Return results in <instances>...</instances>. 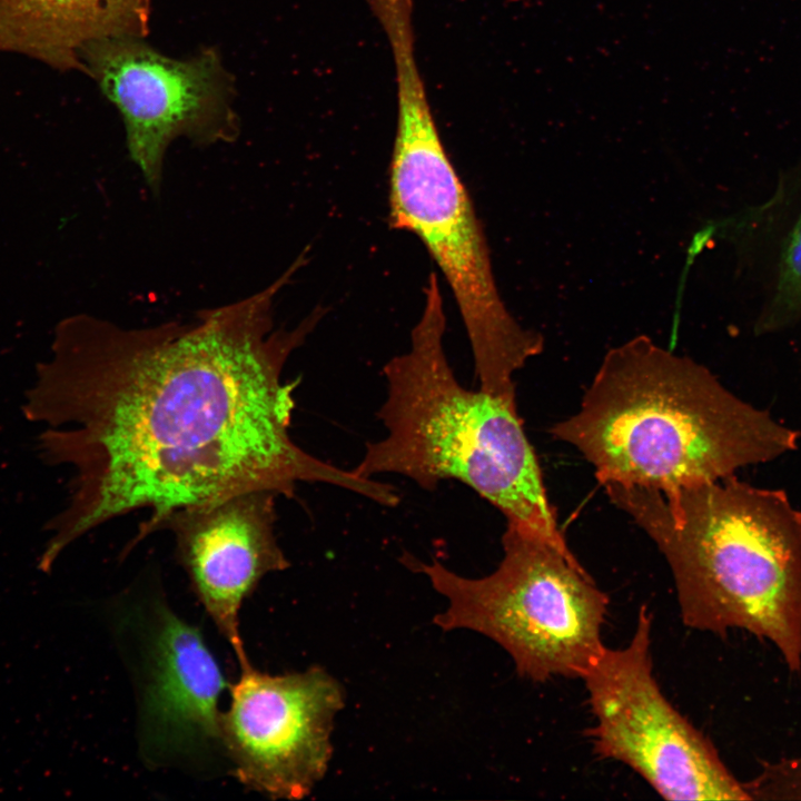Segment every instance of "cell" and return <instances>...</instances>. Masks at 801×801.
<instances>
[{
	"label": "cell",
	"instance_id": "obj_1",
	"mask_svg": "<svg viewBox=\"0 0 801 801\" xmlns=\"http://www.w3.org/2000/svg\"><path fill=\"white\" fill-rule=\"evenodd\" d=\"M268 287L205 309L190 323L127 328L89 320L27 395V417L47 424L40 453L71 466V495L40 561L87 532L146 510L125 552L176 511L234 494L293 497L325 483L373 497L377 483L297 445L289 426L295 382L283 370L325 315L275 328L274 299L303 266ZM123 552V553H125Z\"/></svg>",
	"mask_w": 801,
	"mask_h": 801
},
{
	"label": "cell",
	"instance_id": "obj_2",
	"mask_svg": "<svg viewBox=\"0 0 801 801\" xmlns=\"http://www.w3.org/2000/svg\"><path fill=\"white\" fill-rule=\"evenodd\" d=\"M550 433L576 448L601 484L662 494L768 463L799 439L704 365L646 336L610 349L577 412Z\"/></svg>",
	"mask_w": 801,
	"mask_h": 801
},
{
	"label": "cell",
	"instance_id": "obj_3",
	"mask_svg": "<svg viewBox=\"0 0 801 801\" xmlns=\"http://www.w3.org/2000/svg\"><path fill=\"white\" fill-rule=\"evenodd\" d=\"M604 487L668 562L685 626L750 632L801 671V512L784 491L733 475L670 494Z\"/></svg>",
	"mask_w": 801,
	"mask_h": 801
},
{
	"label": "cell",
	"instance_id": "obj_4",
	"mask_svg": "<svg viewBox=\"0 0 801 801\" xmlns=\"http://www.w3.org/2000/svg\"><path fill=\"white\" fill-rule=\"evenodd\" d=\"M445 327L438 278L431 274L409 349L383 368L387 396L378 417L386 436L366 445L353 472L368 478L403 475L427 491L445 479L459 481L507 523L570 550L516 397L462 386L443 347Z\"/></svg>",
	"mask_w": 801,
	"mask_h": 801
},
{
	"label": "cell",
	"instance_id": "obj_5",
	"mask_svg": "<svg viewBox=\"0 0 801 801\" xmlns=\"http://www.w3.org/2000/svg\"><path fill=\"white\" fill-rule=\"evenodd\" d=\"M396 99L389 225L414 234L446 278L467 333L479 388L515 395L513 375L542 353L544 339L523 328L501 298L482 224L443 144L423 79L400 78Z\"/></svg>",
	"mask_w": 801,
	"mask_h": 801
},
{
	"label": "cell",
	"instance_id": "obj_6",
	"mask_svg": "<svg viewBox=\"0 0 801 801\" xmlns=\"http://www.w3.org/2000/svg\"><path fill=\"white\" fill-rule=\"evenodd\" d=\"M503 558L469 578L439 562L414 563L447 601L435 616L445 631L472 630L501 645L520 675L536 682L582 679L601 655L607 595L571 550L506 523Z\"/></svg>",
	"mask_w": 801,
	"mask_h": 801
},
{
	"label": "cell",
	"instance_id": "obj_7",
	"mask_svg": "<svg viewBox=\"0 0 801 801\" xmlns=\"http://www.w3.org/2000/svg\"><path fill=\"white\" fill-rule=\"evenodd\" d=\"M652 619L641 605L630 642L605 646L582 678L595 753L630 767L668 800H751L712 743L661 691L653 674Z\"/></svg>",
	"mask_w": 801,
	"mask_h": 801
},
{
	"label": "cell",
	"instance_id": "obj_8",
	"mask_svg": "<svg viewBox=\"0 0 801 801\" xmlns=\"http://www.w3.org/2000/svg\"><path fill=\"white\" fill-rule=\"evenodd\" d=\"M80 59L82 72L119 110L129 155L155 192L175 139L210 145L239 134L234 83L214 48L174 59L142 38L113 37L85 47Z\"/></svg>",
	"mask_w": 801,
	"mask_h": 801
},
{
	"label": "cell",
	"instance_id": "obj_9",
	"mask_svg": "<svg viewBox=\"0 0 801 801\" xmlns=\"http://www.w3.org/2000/svg\"><path fill=\"white\" fill-rule=\"evenodd\" d=\"M117 623L137 693L142 756L199 770L217 756L226 761L218 705L227 682L200 631L159 596L130 602Z\"/></svg>",
	"mask_w": 801,
	"mask_h": 801
},
{
	"label": "cell",
	"instance_id": "obj_10",
	"mask_svg": "<svg viewBox=\"0 0 801 801\" xmlns=\"http://www.w3.org/2000/svg\"><path fill=\"white\" fill-rule=\"evenodd\" d=\"M229 694L220 729L234 777L271 799L309 794L328 769L333 722L344 706L337 680L320 668L271 675L250 664Z\"/></svg>",
	"mask_w": 801,
	"mask_h": 801
},
{
	"label": "cell",
	"instance_id": "obj_11",
	"mask_svg": "<svg viewBox=\"0 0 801 801\" xmlns=\"http://www.w3.org/2000/svg\"><path fill=\"white\" fill-rule=\"evenodd\" d=\"M276 497L267 491L234 494L180 508L161 527L172 532L179 563L240 669L251 664L240 607L265 575L290 565L275 534Z\"/></svg>",
	"mask_w": 801,
	"mask_h": 801
},
{
	"label": "cell",
	"instance_id": "obj_12",
	"mask_svg": "<svg viewBox=\"0 0 801 801\" xmlns=\"http://www.w3.org/2000/svg\"><path fill=\"white\" fill-rule=\"evenodd\" d=\"M151 0H0V53H19L60 71H82L97 40L144 38Z\"/></svg>",
	"mask_w": 801,
	"mask_h": 801
},
{
	"label": "cell",
	"instance_id": "obj_13",
	"mask_svg": "<svg viewBox=\"0 0 801 801\" xmlns=\"http://www.w3.org/2000/svg\"><path fill=\"white\" fill-rule=\"evenodd\" d=\"M733 225L759 284L756 334L794 325L801 319V160L783 171L765 201L748 207Z\"/></svg>",
	"mask_w": 801,
	"mask_h": 801
},
{
	"label": "cell",
	"instance_id": "obj_14",
	"mask_svg": "<svg viewBox=\"0 0 801 801\" xmlns=\"http://www.w3.org/2000/svg\"><path fill=\"white\" fill-rule=\"evenodd\" d=\"M791 777L797 791L801 795V754L793 756L791 761Z\"/></svg>",
	"mask_w": 801,
	"mask_h": 801
}]
</instances>
